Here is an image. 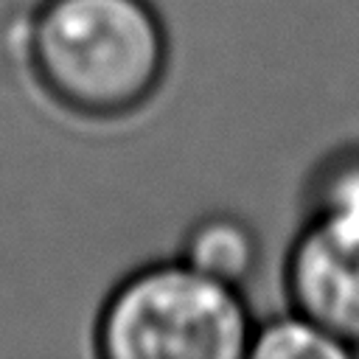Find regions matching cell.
I'll list each match as a JSON object with an SVG mask.
<instances>
[{
    "label": "cell",
    "instance_id": "5b68a950",
    "mask_svg": "<svg viewBox=\"0 0 359 359\" xmlns=\"http://www.w3.org/2000/svg\"><path fill=\"white\" fill-rule=\"evenodd\" d=\"M250 359H353V351L345 348L331 331L317 320L286 306L269 317H255L250 345Z\"/></svg>",
    "mask_w": 359,
    "mask_h": 359
},
{
    "label": "cell",
    "instance_id": "277c9868",
    "mask_svg": "<svg viewBox=\"0 0 359 359\" xmlns=\"http://www.w3.org/2000/svg\"><path fill=\"white\" fill-rule=\"evenodd\" d=\"M258 230L233 210H213L199 216L182 236L180 258L208 278L244 289L261 266Z\"/></svg>",
    "mask_w": 359,
    "mask_h": 359
},
{
    "label": "cell",
    "instance_id": "7a4b0ae2",
    "mask_svg": "<svg viewBox=\"0 0 359 359\" xmlns=\"http://www.w3.org/2000/svg\"><path fill=\"white\" fill-rule=\"evenodd\" d=\"M255 314L180 255L137 266L107 294L93 342L104 359H244Z\"/></svg>",
    "mask_w": 359,
    "mask_h": 359
},
{
    "label": "cell",
    "instance_id": "8992f818",
    "mask_svg": "<svg viewBox=\"0 0 359 359\" xmlns=\"http://www.w3.org/2000/svg\"><path fill=\"white\" fill-rule=\"evenodd\" d=\"M306 216L359 222V143L328 151L306 177Z\"/></svg>",
    "mask_w": 359,
    "mask_h": 359
},
{
    "label": "cell",
    "instance_id": "6da1fadb",
    "mask_svg": "<svg viewBox=\"0 0 359 359\" xmlns=\"http://www.w3.org/2000/svg\"><path fill=\"white\" fill-rule=\"evenodd\" d=\"M42 93L81 118H123L168 70V31L151 0H42L25 34Z\"/></svg>",
    "mask_w": 359,
    "mask_h": 359
},
{
    "label": "cell",
    "instance_id": "3957f363",
    "mask_svg": "<svg viewBox=\"0 0 359 359\" xmlns=\"http://www.w3.org/2000/svg\"><path fill=\"white\" fill-rule=\"evenodd\" d=\"M286 303L359 356V222L306 216L283 261Z\"/></svg>",
    "mask_w": 359,
    "mask_h": 359
}]
</instances>
